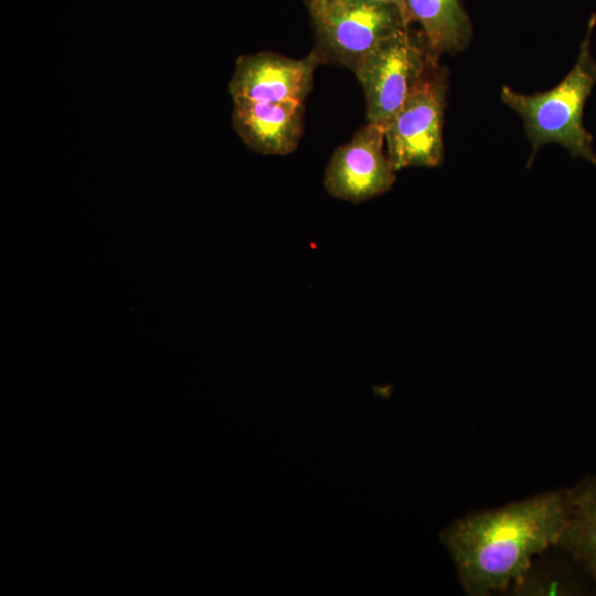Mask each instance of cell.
Returning <instances> with one entry per match:
<instances>
[{"instance_id":"1","label":"cell","mask_w":596,"mask_h":596,"mask_svg":"<svg viewBox=\"0 0 596 596\" xmlns=\"http://www.w3.org/2000/svg\"><path fill=\"white\" fill-rule=\"evenodd\" d=\"M566 518L565 490H553L468 513L444 529L440 540L466 593L487 596L520 585L533 557L556 547Z\"/></svg>"},{"instance_id":"2","label":"cell","mask_w":596,"mask_h":596,"mask_svg":"<svg viewBox=\"0 0 596 596\" xmlns=\"http://www.w3.org/2000/svg\"><path fill=\"white\" fill-rule=\"evenodd\" d=\"M596 23L593 14L576 62L566 76L553 88L532 95L501 88V99L523 120L532 145L528 166L538 150L551 142L564 147L573 158H582L596 167L593 135L584 126L585 104L596 85V60L590 54V36Z\"/></svg>"},{"instance_id":"3","label":"cell","mask_w":596,"mask_h":596,"mask_svg":"<svg viewBox=\"0 0 596 596\" xmlns=\"http://www.w3.org/2000/svg\"><path fill=\"white\" fill-rule=\"evenodd\" d=\"M447 91V71L438 61H432L424 77L385 126L386 155L395 172L441 164Z\"/></svg>"},{"instance_id":"4","label":"cell","mask_w":596,"mask_h":596,"mask_svg":"<svg viewBox=\"0 0 596 596\" xmlns=\"http://www.w3.org/2000/svg\"><path fill=\"white\" fill-rule=\"evenodd\" d=\"M311 19L315 50L323 62L352 71L364 55L411 23L398 7L372 0H329Z\"/></svg>"},{"instance_id":"5","label":"cell","mask_w":596,"mask_h":596,"mask_svg":"<svg viewBox=\"0 0 596 596\" xmlns=\"http://www.w3.org/2000/svg\"><path fill=\"white\" fill-rule=\"evenodd\" d=\"M432 61L424 41L416 40L409 26L364 55L353 72L364 92L368 123L385 127Z\"/></svg>"},{"instance_id":"6","label":"cell","mask_w":596,"mask_h":596,"mask_svg":"<svg viewBox=\"0 0 596 596\" xmlns=\"http://www.w3.org/2000/svg\"><path fill=\"white\" fill-rule=\"evenodd\" d=\"M385 127L368 123L332 153L323 177L327 192L340 200L361 203L387 192L395 171L384 152Z\"/></svg>"},{"instance_id":"7","label":"cell","mask_w":596,"mask_h":596,"mask_svg":"<svg viewBox=\"0 0 596 596\" xmlns=\"http://www.w3.org/2000/svg\"><path fill=\"white\" fill-rule=\"evenodd\" d=\"M321 63L323 60L315 49L300 60L274 52L241 55L228 92L233 99L304 103L312 88L315 71Z\"/></svg>"},{"instance_id":"8","label":"cell","mask_w":596,"mask_h":596,"mask_svg":"<svg viewBox=\"0 0 596 596\" xmlns=\"http://www.w3.org/2000/svg\"><path fill=\"white\" fill-rule=\"evenodd\" d=\"M304 103L233 99V128L247 148L262 155L294 152L304 131Z\"/></svg>"},{"instance_id":"9","label":"cell","mask_w":596,"mask_h":596,"mask_svg":"<svg viewBox=\"0 0 596 596\" xmlns=\"http://www.w3.org/2000/svg\"><path fill=\"white\" fill-rule=\"evenodd\" d=\"M408 18L422 29L428 55L434 61L445 53L465 50L472 35L468 13L460 0H404Z\"/></svg>"},{"instance_id":"10","label":"cell","mask_w":596,"mask_h":596,"mask_svg":"<svg viewBox=\"0 0 596 596\" xmlns=\"http://www.w3.org/2000/svg\"><path fill=\"white\" fill-rule=\"evenodd\" d=\"M567 518L556 547L570 553L596 581V478L565 490Z\"/></svg>"},{"instance_id":"11","label":"cell","mask_w":596,"mask_h":596,"mask_svg":"<svg viewBox=\"0 0 596 596\" xmlns=\"http://www.w3.org/2000/svg\"><path fill=\"white\" fill-rule=\"evenodd\" d=\"M329 0H304L310 15L316 13Z\"/></svg>"},{"instance_id":"12","label":"cell","mask_w":596,"mask_h":596,"mask_svg":"<svg viewBox=\"0 0 596 596\" xmlns=\"http://www.w3.org/2000/svg\"><path fill=\"white\" fill-rule=\"evenodd\" d=\"M372 1L394 4V6L398 7L405 13V15L408 18L404 0H372ZM408 20H409V18H408Z\"/></svg>"}]
</instances>
